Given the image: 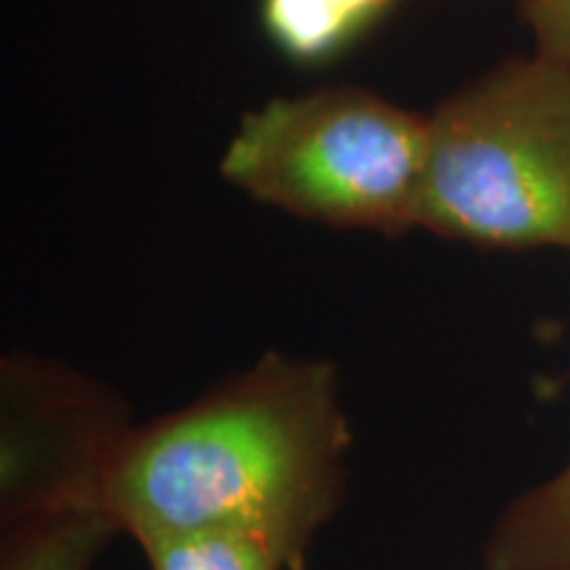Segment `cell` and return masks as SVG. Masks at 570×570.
Returning a JSON list of instances; mask_svg holds the SVG:
<instances>
[{"mask_svg": "<svg viewBox=\"0 0 570 570\" xmlns=\"http://www.w3.org/2000/svg\"><path fill=\"white\" fill-rule=\"evenodd\" d=\"M348 433L325 362L267 356L148 428L101 470L114 529L140 544L204 531L273 541L291 570L333 508Z\"/></svg>", "mask_w": 570, "mask_h": 570, "instance_id": "cell-1", "label": "cell"}, {"mask_svg": "<svg viewBox=\"0 0 570 570\" xmlns=\"http://www.w3.org/2000/svg\"><path fill=\"white\" fill-rule=\"evenodd\" d=\"M415 227L483 246L570 248V67L510 61L428 119Z\"/></svg>", "mask_w": 570, "mask_h": 570, "instance_id": "cell-2", "label": "cell"}, {"mask_svg": "<svg viewBox=\"0 0 570 570\" xmlns=\"http://www.w3.org/2000/svg\"><path fill=\"white\" fill-rule=\"evenodd\" d=\"M428 119L370 90L327 88L246 114L223 175L256 202L336 227H415Z\"/></svg>", "mask_w": 570, "mask_h": 570, "instance_id": "cell-3", "label": "cell"}, {"mask_svg": "<svg viewBox=\"0 0 570 570\" xmlns=\"http://www.w3.org/2000/svg\"><path fill=\"white\" fill-rule=\"evenodd\" d=\"M98 483H71L48 497L17 531L3 570H88L114 531Z\"/></svg>", "mask_w": 570, "mask_h": 570, "instance_id": "cell-4", "label": "cell"}, {"mask_svg": "<svg viewBox=\"0 0 570 570\" xmlns=\"http://www.w3.org/2000/svg\"><path fill=\"white\" fill-rule=\"evenodd\" d=\"M491 570H570V465L520 499L489 547Z\"/></svg>", "mask_w": 570, "mask_h": 570, "instance_id": "cell-5", "label": "cell"}, {"mask_svg": "<svg viewBox=\"0 0 570 570\" xmlns=\"http://www.w3.org/2000/svg\"><path fill=\"white\" fill-rule=\"evenodd\" d=\"M262 24L267 38L298 63L336 59L365 32L333 0H262Z\"/></svg>", "mask_w": 570, "mask_h": 570, "instance_id": "cell-6", "label": "cell"}, {"mask_svg": "<svg viewBox=\"0 0 570 570\" xmlns=\"http://www.w3.org/2000/svg\"><path fill=\"white\" fill-rule=\"evenodd\" d=\"M154 570H283L273 541L248 531H204L142 544Z\"/></svg>", "mask_w": 570, "mask_h": 570, "instance_id": "cell-7", "label": "cell"}, {"mask_svg": "<svg viewBox=\"0 0 570 570\" xmlns=\"http://www.w3.org/2000/svg\"><path fill=\"white\" fill-rule=\"evenodd\" d=\"M537 35L539 56L570 67V0H520Z\"/></svg>", "mask_w": 570, "mask_h": 570, "instance_id": "cell-8", "label": "cell"}, {"mask_svg": "<svg viewBox=\"0 0 570 570\" xmlns=\"http://www.w3.org/2000/svg\"><path fill=\"white\" fill-rule=\"evenodd\" d=\"M333 3H338L341 9L348 13V17H352L354 21H360V24L367 30V27L373 24V21L381 17L383 11H386L394 0H333Z\"/></svg>", "mask_w": 570, "mask_h": 570, "instance_id": "cell-9", "label": "cell"}]
</instances>
